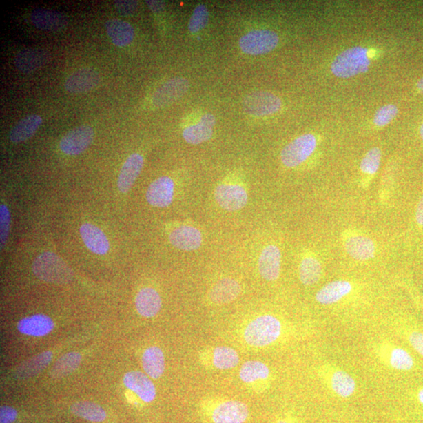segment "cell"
<instances>
[{
	"mask_svg": "<svg viewBox=\"0 0 423 423\" xmlns=\"http://www.w3.org/2000/svg\"><path fill=\"white\" fill-rule=\"evenodd\" d=\"M282 333V324L276 317L265 314L251 321L244 331V340L251 347H264L276 342Z\"/></svg>",
	"mask_w": 423,
	"mask_h": 423,
	"instance_id": "6da1fadb",
	"label": "cell"
},
{
	"mask_svg": "<svg viewBox=\"0 0 423 423\" xmlns=\"http://www.w3.org/2000/svg\"><path fill=\"white\" fill-rule=\"evenodd\" d=\"M32 271L41 281L66 284L72 281L73 272L61 257L50 251L38 256L32 265Z\"/></svg>",
	"mask_w": 423,
	"mask_h": 423,
	"instance_id": "7a4b0ae2",
	"label": "cell"
},
{
	"mask_svg": "<svg viewBox=\"0 0 423 423\" xmlns=\"http://www.w3.org/2000/svg\"><path fill=\"white\" fill-rule=\"evenodd\" d=\"M368 52L369 50L362 47L342 51L331 63V72L340 79H348L367 72L371 65Z\"/></svg>",
	"mask_w": 423,
	"mask_h": 423,
	"instance_id": "3957f363",
	"label": "cell"
},
{
	"mask_svg": "<svg viewBox=\"0 0 423 423\" xmlns=\"http://www.w3.org/2000/svg\"><path fill=\"white\" fill-rule=\"evenodd\" d=\"M321 371L325 386L337 397L349 398L355 393L356 381L345 370L336 368L333 365L325 364Z\"/></svg>",
	"mask_w": 423,
	"mask_h": 423,
	"instance_id": "277c9868",
	"label": "cell"
},
{
	"mask_svg": "<svg viewBox=\"0 0 423 423\" xmlns=\"http://www.w3.org/2000/svg\"><path fill=\"white\" fill-rule=\"evenodd\" d=\"M317 146L316 137L308 134L297 137L283 148L282 162L285 167L294 168L305 162L311 156Z\"/></svg>",
	"mask_w": 423,
	"mask_h": 423,
	"instance_id": "5b68a950",
	"label": "cell"
},
{
	"mask_svg": "<svg viewBox=\"0 0 423 423\" xmlns=\"http://www.w3.org/2000/svg\"><path fill=\"white\" fill-rule=\"evenodd\" d=\"M279 42L278 34L271 30L251 31L239 40L240 48L245 54L260 55L271 52Z\"/></svg>",
	"mask_w": 423,
	"mask_h": 423,
	"instance_id": "8992f818",
	"label": "cell"
},
{
	"mask_svg": "<svg viewBox=\"0 0 423 423\" xmlns=\"http://www.w3.org/2000/svg\"><path fill=\"white\" fill-rule=\"evenodd\" d=\"M375 351L376 357L388 368L408 371L414 367L413 356L404 348L389 344V342H382L377 344Z\"/></svg>",
	"mask_w": 423,
	"mask_h": 423,
	"instance_id": "52a82bcc",
	"label": "cell"
},
{
	"mask_svg": "<svg viewBox=\"0 0 423 423\" xmlns=\"http://www.w3.org/2000/svg\"><path fill=\"white\" fill-rule=\"evenodd\" d=\"M282 107L278 96L265 91L248 95L243 101V110L249 116H265L277 112Z\"/></svg>",
	"mask_w": 423,
	"mask_h": 423,
	"instance_id": "ba28073f",
	"label": "cell"
},
{
	"mask_svg": "<svg viewBox=\"0 0 423 423\" xmlns=\"http://www.w3.org/2000/svg\"><path fill=\"white\" fill-rule=\"evenodd\" d=\"M94 138V129L80 125L67 133L60 141V149L68 156H78L87 149Z\"/></svg>",
	"mask_w": 423,
	"mask_h": 423,
	"instance_id": "9c48e42d",
	"label": "cell"
},
{
	"mask_svg": "<svg viewBox=\"0 0 423 423\" xmlns=\"http://www.w3.org/2000/svg\"><path fill=\"white\" fill-rule=\"evenodd\" d=\"M214 197L222 209L234 212L242 209L248 202L245 188L237 184H222L216 187Z\"/></svg>",
	"mask_w": 423,
	"mask_h": 423,
	"instance_id": "30bf717a",
	"label": "cell"
},
{
	"mask_svg": "<svg viewBox=\"0 0 423 423\" xmlns=\"http://www.w3.org/2000/svg\"><path fill=\"white\" fill-rule=\"evenodd\" d=\"M189 88V83L185 78H174L168 80L156 90L152 96V105L162 108L173 104L184 96Z\"/></svg>",
	"mask_w": 423,
	"mask_h": 423,
	"instance_id": "8fae6325",
	"label": "cell"
},
{
	"mask_svg": "<svg viewBox=\"0 0 423 423\" xmlns=\"http://www.w3.org/2000/svg\"><path fill=\"white\" fill-rule=\"evenodd\" d=\"M174 182L170 177L162 176L152 183L146 192V199L152 207L165 208L172 203Z\"/></svg>",
	"mask_w": 423,
	"mask_h": 423,
	"instance_id": "7c38bea8",
	"label": "cell"
},
{
	"mask_svg": "<svg viewBox=\"0 0 423 423\" xmlns=\"http://www.w3.org/2000/svg\"><path fill=\"white\" fill-rule=\"evenodd\" d=\"M100 80V74L94 68H79L66 79L65 87L68 93L83 94L96 87Z\"/></svg>",
	"mask_w": 423,
	"mask_h": 423,
	"instance_id": "4fadbf2b",
	"label": "cell"
},
{
	"mask_svg": "<svg viewBox=\"0 0 423 423\" xmlns=\"http://www.w3.org/2000/svg\"><path fill=\"white\" fill-rule=\"evenodd\" d=\"M124 385L134 392L143 402L151 403L156 399V389L149 376L138 371H130L124 375Z\"/></svg>",
	"mask_w": 423,
	"mask_h": 423,
	"instance_id": "5bb4252c",
	"label": "cell"
},
{
	"mask_svg": "<svg viewBox=\"0 0 423 423\" xmlns=\"http://www.w3.org/2000/svg\"><path fill=\"white\" fill-rule=\"evenodd\" d=\"M282 254L274 245L266 247L260 256L258 268L260 276L268 282L276 281L281 272Z\"/></svg>",
	"mask_w": 423,
	"mask_h": 423,
	"instance_id": "9a60e30c",
	"label": "cell"
},
{
	"mask_svg": "<svg viewBox=\"0 0 423 423\" xmlns=\"http://www.w3.org/2000/svg\"><path fill=\"white\" fill-rule=\"evenodd\" d=\"M169 242L174 247L184 251H194L201 247L203 234L198 228L180 225L169 234Z\"/></svg>",
	"mask_w": 423,
	"mask_h": 423,
	"instance_id": "2e32d148",
	"label": "cell"
},
{
	"mask_svg": "<svg viewBox=\"0 0 423 423\" xmlns=\"http://www.w3.org/2000/svg\"><path fill=\"white\" fill-rule=\"evenodd\" d=\"M214 423H244L249 417L248 406L241 402L222 403L213 413Z\"/></svg>",
	"mask_w": 423,
	"mask_h": 423,
	"instance_id": "e0dca14e",
	"label": "cell"
},
{
	"mask_svg": "<svg viewBox=\"0 0 423 423\" xmlns=\"http://www.w3.org/2000/svg\"><path fill=\"white\" fill-rule=\"evenodd\" d=\"M30 19L34 25L39 30L48 31H60L67 27V16L59 11L37 9L33 10Z\"/></svg>",
	"mask_w": 423,
	"mask_h": 423,
	"instance_id": "ac0fdd59",
	"label": "cell"
},
{
	"mask_svg": "<svg viewBox=\"0 0 423 423\" xmlns=\"http://www.w3.org/2000/svg\"><path fill=\"white\" fill-rule=\"evenodd\" d=\"M215 124V117L211 114H205L200 118L199 123L191 125L183 131V137L188 144H202L213 136Z\"/></svg>",
	"mask_w": 423,
	"mask_h": 423,
	"instance_id": "d6986e66",
	"label": "cell"
},
{
	"mask_svg": "<svg viewBox=\"0 0 423 423\" xmlns=\"http://www.w3.org/2000/svg\"><path fill=\"white\" fill-rule=\"evenodd\" d=\"M143 165H144V158L140 154H131L125 160L118 179V187L120 192L127 193L131 189L141 172Z\"/></svg>",
	"mask_w": 423,
	"mask_h": 423,
	"instance_id": "ffe728a7",
	"label": "cell"
},
{
	"mask_svg": "<svg viewBox=\"0 0 423 423\" xmlns=\"http://www.w3.org/2000/svg\"><path fill=\"white\" fill-rule=\"evenodd\" d=\"M50 54L41 48L22 50L16 55L14 65L22 72H32L43 67L48 61Z\"/></svg>",
	"mask_w": 423,
	"mask_h": 423,
	"instance_id": "44dd1931",
	"label": "cell"
},
{
	"mask_svg": "<svg viewBox=\"0 0 423 423\" xmlns=\"http://www.w3.org/2000/svg\"><path fill=\"white\" fill-rule=\"evenodd\" d=\"M353 290V285L350 282L345 280H337L329 282L320 289L316 296L319 304L322 305H335L340 302Z\"/></svg>",
	"mask_w": 423,
	"mask_h": 423,
	"instance_id": "7402d4cb",
	"label": "cell"
},
{
	"mask_svg": "<svg viewBox=\"0 0 423 423\" xmlns=\"http://www.w3.org/2000/svg\"><path fill=\"white\" fill-rule=\"evenodd\" d=\"M80 236L87 247L97 255H105L110 249V243L100 228L91 225L84 224L80 227Z\"/></svg>",
	"mask_w": 423,
	"mask_h": 423,
	"instance_id": "603a6c76",
	"label": "cell"
},
{
	"mask_svg": "<svg viewBox=\"0 0 423 423\" xmlns=\"http://www.w3.org/2000/svg\"><path fill=\"white\" fill-rule=\"evenodd\" d=\"M135 305L140 316L153 318L161 310L162 299L156 289L144 288L137 293Z\"/></svg>",
	"mask_w": 423,
	"mask_h": 423,
	"instance_id": "cb8c5ba5",
	"label": "cell"
},
{
	"mask_svg": "<svg viewBox=\"0 0 423 423\" xmlns=\"http://www.w3.org/2000/svg\"><path fill=\"white\" fill-rule=\"evenodd\" d=\"M54 327L52 319L44 314H35L21 320L18 329L21 333L31 336H44Z\"/></svg>",
	"mask_w": 423,
	"mask_h": 423,
	"instance_id": "d4e9b609",
	"label": "cell"
},
{
	"mask_svg": "<svg viewBox=\"0 0 423 423\" xmlns=\"http://www.w3.org/2000/svg\"><path fill=\"white\" fill-rule=\"evenodd\" d=\"M241 287L236 280L224 278L220 280L209 294V299L216 305H226L236 300L241 293Z\"/></svg>",
	"mask_w": 423,
	"mask_h": 423,
	"instance_id": "484cf974",
	"label": "cell"
},
{
	"mask_svg": "<svg viewBox=\"0 0 423 423\" xmlns=\"http://www.w3.org/2000/svg\"><path fill=\"white\" fill-rule=\"evenodd\" d=\"M107 36L116 47L123 48L133 41L134 28L129 22L113 19L105 22Z\"/></svg>",
	"mask_w": 423,
	"mask_h": 423,
	"instance_id": "4316f807",
	"label": "cell"
},
{
	"mask_svg": "<svg viewBox=\"0 0 423 423\" xmlns=\"http://www.w3.org/2000/svg\"><path fill=\"white\" fill-rule=\"evenodd\" d=\"M142 366L146 375L157 380L165 371V357L163 351L158 347H151L143 353Z\"/></svg>",
	"mask_w": 423,
	"mask_h": 423,
	"instance_id": "83f0119b",
	"label": "cell"
},
{
	"mask_svg": "<svg viewBox=\"0 0 423 423\" xmlns=\"http://www.w3.org/2000/svg\"><path fill=\"white\" fill-rule=\"evenodd\" d=\"M43 123V118L39 115H30L23 118L10 130L9 138L11 142L21 143L30 138L36 134Z\"/></svg>",
	"mask_w": 423,
	"mask_h": 423,
	"instance_id": "f1b7e54d",
	"label": "cell"
},
{
	"mask_svg": "<svg viewBox=\"0 0 423 423\" xmlns=\"http://www.w3.org/2000/svg\"><path fill=\"white\" fill-rule=\"evenodd\" d=\"M345 248L349 255L357 260H368L375 254V245L373 240L364 236L349 238L345 243Z\"/></svg>",
	"mask_w": 423,
	"mask_h": 423,
	"instance_id": "f546056e",
	"label": "cell"
},
{
	"mask_svg": "<svg viewBox=\"0 0 423 423\" xmlns=\"http://www.w3.org/2000/svg\"><path fill=\"white\" fill-rule=\"evenodd\" d=\"M52 352L45 351L38 354L36 357L28 359L17 368L16 376L19 379H28L38 375L47 367L52 360Z\"/></svg>",
	"mask_w": 423,
	"mask_h": 423,
	"instance_id": "4dcf8cb0",
	"label": "cell"
},
{
	"mask_svg": "<svg viewBox=\"0 0 423 423\" xmlns=\"http://www.w3.org/2000/svg\"><path fill=\"white\" fill-rule=\"evenodd\" d=\"M271 370L264 362L249 361L244 363L239 371L240 379L245 384H253L258 380L269 378Z\"/></svg>",
	"mask_w": 423,
	"mask_h": 423,
	"instance_id": "1f68e13d",
	"label": "cell"
},
{
	"mask_svg": "<svg viewBox=\"0 0 423 423\" xmlns=\"http://www.w3.org/2000/svg\"><path fill=\"white\" fill-rule=\"evenodd\" d=\"M81 354L72 352L65 354L53 365L50 371V376L54 379H60L73 373L79 368L81 362Z\"/></svg>",
	"mask_w": 423,
	"mask_h": 423,
	"instance_id": "d6a6232c",
	"label": "cell"
},
{
	"mask_svg": "<svg viewBox=\"0 0 423 423\" xmlns=\"http://www.w3.org/2000/svg\"><path fill=\"white\" fill-rule=\"evenodd\" d=\"M72 413L93 422H101L105 420L106 411L100 405L89 402H79L71 406Z\"/></svg>",
	"mask_w": 423,
	"mask_h": 423,
	"instance_id": "836d02e7",
	"label": "cell"
},
{
	"mask_svg": "<svg viewBox=\"0 0 423 423\" xmlns=\"http://www.w3.org/2000/svg\"><path fill=\"white\" fill-rule=\"evenodd\" d=\"M300 279L302 284L310 287L316 284L322 274L321 262L312 256H307L300 266Z\"/></svg>",
	"mask_w": 423,
	"mask_h": 423,
	"instance_id": "e575fe53",
	"label": "cell"
},
{
	"mask_svg": "<svg viewBox=\"0 0 423 423\" xmlns=\"http://www.w3.org/2000/svg\"><path fill=\"white\" fill-rule=\"evenodd\" d=\"M213 362L216 369H231L236 367L239 363L238 353L231 347H218L214 349Z\"/></svg>",
	"mask_w": 423,
	"mask_h": 423,
	"instance_id": "d590c367",
	"label": "cell"
},
{
	"mask_svg": "<svg viewBox=\"0 0 423 423\" xmlns=\"http://www.w3.org/2000/svg\"><path fill=\"white\" fill-rule=\"evenodd\" d=\"M209 14L207 6L200 4L194 9L191 17L188 28L192 33H196L207 27L209 23Z\"/></svg>",
	"mask_w": 423,
	"mask_h": 423,
	"instance_id": "8d00e7d4",
	"label": "cell"
},
{
	"mask_svg": "<svg viewBox=\"0 0 423 423\" xmlns=\"http://www.w3.org/2000/svg\"><path fill=\"white\" fill-rule=\"evenodd\" d=\"M381 151L378 147L371 149L363 158L361 169L363 173L375 174L378 171L381 161Z\"/></svg>",
	"mask_w": 423,
	"mask_h": 423,
	"instance_id": "74e56055",
	"label": "cell"
},
{
	"mask_svg": "<svg viewBox=\"0 0 423 423\" xmlns=\"http://www.w3.org/2000/svg\"><path fill=\"white\" fill-rule=\"evenodd\" d=\"M398 108L394 105H387L380 108L374 117V123L377 127H382L390 123L396 117Z\"/></svg>",
	"mask_w": 423,
	"mask_h": 423,
	"instance_id": "f35d334b",
	"label": "cell"
},
{
	"mask_svg": "<svg viewBox=\"0 0 423 423\" xmlns=\"http://www.w3.org/2000/svg\"><path fill=\"white\" fill-rule=\"evenodd\" d=\"M10 228V212L4 204H1V205H0V243H1V249H3L6 243H7Z\"/></svg>",
	"mask_w": 423,
	"mask_h": 423,
	"instance_id": "ab89813d",
	"label": "cell"
},
{
	"mask_svg": "<svg viewBox=\"0 0 423 423\" xmlns=\"http://www.w3.org/2000/svg\"><path fill=\"white\" fill-rule=\"evenodd\" d=\"M115 3L118 12L127 16L133 14L138 6V3L133 0H118Z\"/></svg>",
	"mask_w": 423,
	"mask_h": 423,
	"instance_id": "60d3db41",
	"label": "cell"
},
{
	"mask_svg": "<svg viewBox=\"0 0 423 423\" xmlns=\"http://www.w3.org/2000/svg\"><path fill=\"white\" fill-rule=\"evenodd\" d=\"M408 340L411 347L423 357V333L413 331L408 336Z\"/></svg>",
	"mask_w": 423,
	"mask_h": 423,
	"instance_id": "b9f144b4",
	"label": "cell"
},
{
	"mask_svg": "<svg viewBox=\"0 0 423 423\" xmlns=\"http://www.w3.org/2000/svg\"><path fill=\"white\" fill-rule=\"evenodd\" d=\"M18 416L17 411L8 406H2L0 409V423H13Z\"/></svg>",
	"mask_w": 423,
	"mask_h": 423,
	"instance_id": "7bdbcfd3",
	"label": "cell"
},
{
	"mask_svg": "<svg viewBox=\"0 0 423 423\" xmlns=\"http://www.w3.org/2000/svg\"><path fill=\"white\" fill-rule=\"evenodd\" d=\"M147 4L156 13L161 12L165 8V4L162 1H147Z\"/></svg>",
	"mask_w": 423,
	"mask_h": 423,
	"instance_id": "ee69618b",
	"label": "cell"
},
{
	"mask_svg": "<svg viewBox=\"0 0 423 423\" xmlns=\"http://www.w3.org/2000/svg\"><path fill=\"white\" fill-rule=\"evenodd\" d=\"M416 220L421 226H423V196L416 209Z\"/></svg>",
	"mask_w": 423,
	"mask_h": 423,
	"instance_id": "f6af8a7d",
	"label": "cell"
},
{
	"mask_svg": "<svg viewBox=\"0 0 423 423\" xmlns=\"http://www.w3.org/2000/svg\"><path fill=\"white\" fill-rule=\"evenodd\" d=\"M417 398H418V401L420 402V403L423 404V387L419 391L418 395H417Z\"/></svg>",
	"mask_w": 423,
	"mask_h": 423,
	"instance_id": "bcb514c9",
	"label": "cell"
},
{
	"mask_svg": "<svg viewBox=\"0 0 423 423\" xmlns=\"http://www.w3.org/2000/svg\"><path fill=\"white\" fill-rule=\"evenodd\" d=\"M417 87H418V89L423 92V78L420 80L418 84H417Z\"/></svg>",
	"mask_w": 423,
	"mask_h": 423,
	"instance_id": "7dc6e473",
	"label": "cell"
},
{
	"mask_svg": "<svg viewBox=\"0 0 423 423\" xmlns=\"http://www.w3.org/2000/svg\"><path fill=\"white\" fill-rule=\"evenodd\" d=\"M420 135H421L422 139L423 140V123L421 125V128H420Z\"/></svg>",
	"mask_w": 423,
	"mask_h": 423,
	"instance_id": "c3c4849f",
	"label": "cell"
},
{
	"mask_svg": "<svg viewBox=\"0 0 423 423\" xmlns=\"http://www.w3.org/2000/svg\"><path fill=\"white\" fill-rule=\"evenodd\" d=\"M277 423H288L287 422H285L284 420H280L278 421Z\"/></svg>",
	"mask_w": 423,
	"mask_h": 423,
	"instance_id": "681fc988",
	"label": "cell"
}]
</instances>
